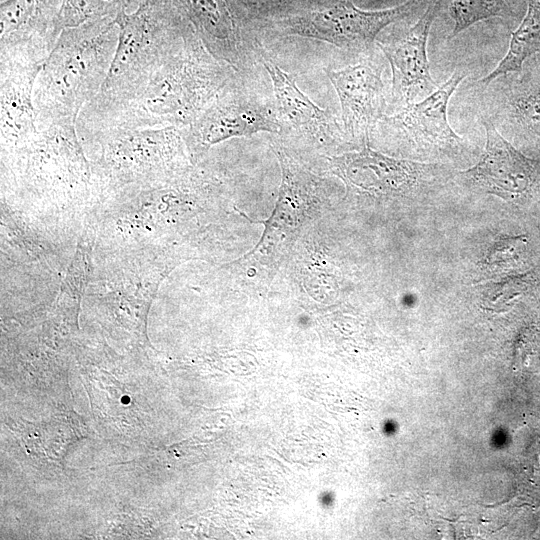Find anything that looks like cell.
<instances>
[{"label": "cell", "mask_w": 540, "mask_h": 540, "mask_svg": "<svg viewBox=\"0 0 540 540\" xmlns=\"http://www.w3.org/2000/svg\"><path fill=\"white\" fill-rule=\"evenodd\" d=\"M540 51V0H528L527 11L512 33L509 48L499 64L480 80L489 85L501 76L520 72L524 62Z\"/></svg>", "instance_id": "obj_16"}, {"label": "cell", "mask_w": 540, "mask_h": 540, "mask_svg": "<svg viewBox=\"0 0 540 540\" xmlns=\"http://www.w3.org/2000/svg\"><path fill=\"white\" fill-rule=\"evenodd\" d=\"M482 125L486 133L485 150L475 166L461 173L462 177L504 200L526 197L536 180L534 162L509 143L490 118H483Z\"/></svg>", "instance_id": "obj_10"}, {"label": "cell", "mask_w": 540, "mask_h": 540, "mask_svg": "<svg viewBox=\"0 0 540 540\" xmlns=\"http://www.w3.org/2000/svg\"><path fill=\"white\" fill-rule=\"evenodd\" d=\"M128 400H129V398H128V397H123V398H122V403H125V404H126V403H128V402H129Z\"/></svg>", "instance_id": "obj_20"}, {"label": "cell", "mask_w": 540, "mask_h": 540, "mask_svg": "<svg viewBox=\"0 0 540 540\" xmlns=\"http://www.w3.org/2000/svg\"><path fill=\"white\" fill-rule=\"evenodd\" d=\"M118 32L114 17L90 20L62 30L34 86L37 126L77 119L107 78Z\"/></svg>", "instance_id": "obj_2"}, {"label": "cell", "mask_w": 540, "mask_h": 540, "mask_svg": "<svg viewBox=\"0 0 540 540\" xmlns=\"http://www.w3.org/2000/svg\"><path fill=\"white\" fill-rule=\"evenodd\" d=\"M63 0H3L0 49H23L44 59L60 33L56 20Z\"/></svg>", "instance_id": "obj_15"}, {"label": "cell", "mask_w": 540, "mask_h": 540, "mask_svg": "<svg viewBox=\"0 0 540 540\" xmlns=\"http://www.w3.org/2000/svg\"><path fill=\"white\" fill-rule=\"evenodd\" d=\"M186 145L181 128L161 127L127 131L92 146L101 147V170L119 180L168 178L183 158Z\"/></svg>", "instance_id": "obj_6"}, {"label": "cell", "mask_w": 540, "mask_h": 540, "mask_svg": "<svg viewBox=\"0 0 540 540\" xmlns=\"http://www.w3.org/2000/svg\"><path fill=\"white\" fill-rule=\"evenodd\" d=\"M417 0L382 10H363L350 0L331 6L284 15L272 23L281 35L300 36L330 43L352 52H371L377 35L407 16Z\"/></svg>", "instance_id": "obj_4"}, {"label": "cell", "mask_w": 540, "mask_h": 540, "mask_svg": "<svg viewBox=\"0 0 540 540\" xmlns=\"http://www.w3.org/2000/svg\"><path fill=\"white\" fill-rule=\"evenodd\" d=\"M440 1L432 0L402 38L378 43L391 67L392 97L401 107L419 96H428L439 87L430 74L427 42Z\"/></svg>", "instance_id": "obj_11"}, {"label": "cell", "mask_w": 540, "mask_h": 540, "mask_svg": "<svg viewBox=\"0 0 540 540\" xmlns=\"http://www.w3.org/2000/svg\"><path fill=\"white\" fill-rule=\"evenodd\" d=\"M238 72L217 59L191 32L184 45L141 84L116 94L98 93L76 119L83 143L93 145L132 130L184 128Z\"/></svg>", "instance_id": "obj_1"}, {"label": "cell", "mask_w": 540, "mask_h": 540, "mask_svg": "<svg viewBox=\"0 0 540 540\" xmlns=\"http://www.w3.org/2000/svg\"><path fill=\"white\" fill-rule=\"evenodd\" d=\"M195 31L206 48L238 73L254 63L255 44L248 43L229 0H162Z\"/></svg>", "instance_id": "obj_9"}, {"label": "cell", "mask_w": 540, "mask_h": 540, "mask_svg": "<svg viewBox=\"0 0 540 540\" xmlns=\"http://www.w3.org/2000/svg\"><path fill=\"white\" fill-rule=\"evenodd\" d=\"M330 162L348 188L377 196L409 194L427 171V165L386 156L367 144L360 151L333 157Z\"/></svg>", "instance_id": "obj_12"}, {"label": "cell", "mask_w": 540, "mask_h": 540, "mask_svg": "<svg viewBox=\"0 0 540 540\" xmlns=\"http://www.w3.org/2000/svg\"><path fill=\"white\" fill-rule=\"evenodd\" d=\"M44 61L22 49H0L1 143L16 157L38 131L33 92Z\"/></svg>", "instance_id": "obj_7"}, {"label": "cell", "mask_w": 540, "mask_h": 540, "mask_svg": "<svg viewBox=\"0 0 540 540\" xmlns=\"http://www.w3.org/2000/svg\"><path fill=\"white\" fill-rule=\"evenodd\" d=\"M510 11V0H452L450 15L454 21L449 38L470 26L491 17H501Z\"/></svg>", "instance_id": "obj_19"}, {"label": "cell", "mask_w": 540, "mask_h": 540, "mask_svg": "<svg viewBox=\"0 0 540 540\" xmlns=\"http://www.w3.org/2000/svg\"><path fill=\"white\" fill-rule=\"evenodd\" d=\"M238 74L191 124L181 129L193 155H201L211 146L235 137L259 132L280 134L273 100L245 87Z\"/></svg>", "instance_id": "obj_5"}, {"label": "cell", "mask_w": 540, "mask_h": 540, "mask_svg": "<svg viewBox=\"0 0 540 540\" xmlns=\"http://www.w3.org/2000/svg\"><path fill=\"white\" fill-rule=\"evenodd\" d=\"M507 107L511 121L540 140V78L518 83L508 95Z\"/></svg>", "instance_id": "obj_18"}, {"label": "cell", "mask_w": 540, "mask_h": 540, "mask_svg": "<svg viewBox=\"0 0 540 540\" xmlns=\"http://www.w3.org/2000/svg\"><path fill=\"white\" fill-rule=\"evenodd\" d=\"M144 0H63L56 28L62 30L90 20L116 17L122 11L134 10Z\"/></svg>", "instance_id": "obj_17"}, {"label": "cell", "mask_w": 540, "mask_h": 540, "mask_svg": "<svg viewBox=\"0 0 540 540\" xmlns=\"http://www.w3.org/2000/svg\"><path fill=\"white\" fill-rule=\"evenodd\" d=\"M465 73L455 70L450 78L422 101L408 103L380 124L399 132L417 146L439 149L456 148L461 138L448 121V104Z\"/></svg>", "instance_id": "obj_13"}, {"label": "cell", "mask_w": 540, "mask_h": 540, "mask_svg": "<svg viewBox=\"0 0 540 540\" xmlns=\"http://www.w3.org/2000/svg\"><path fill=\"white\" fill-rule=\"evenodd\" d=\"M270 76L273 104L280 134L327 142L338 126L328 112L316 105L296 84L294 77L268 56L258 53Z\"/></svg>", "instance_id": "obj_14"}, {"label": "cell", "mask_w": 540, "mask_h": 540, "mask_svg": "<svg viewBox=\"0 0 540 540\" xmlns=\"http://www.w3.org/2000/svg\"><path fill=\"white\" fill-rule=\"evenodd\" d=\"M325 71L340 102L344 131L367 141L386 115L381 67L368 55L356 64Z\"/></svg>", "instance_id": "obj_8"}, {"label": "cell", "mask_w": 540, "mask_h": 540, "mask_svg": "<svg viewBox=\"0 0 540 540\" xmlns=\"http://www.w3.org/2000/svg\"><path fill=\"white\" fill-rule=\"evenodd\" d=\"M115 22L118 42L102 94L120 93L147 80L194 31L162 0H144L134 10L120 12Z\"/></svg>", "instance_id": "obj_3"}]
</instances>
